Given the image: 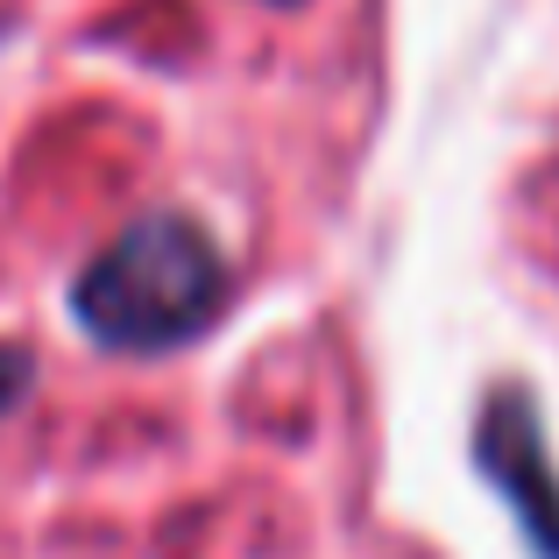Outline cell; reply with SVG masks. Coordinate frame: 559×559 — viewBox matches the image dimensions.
Here are the masks:
<instances>
[{"mask_svg": "<svg viewBox=\"0 0 559 559\" xmlns=\"http://www.w3.org/2000/svg\"><path fill=\"white\" fill-rule=\"evenodd\" d=\"M219 305H227V262L213 234L185 213H142L85 262L71 290L79 326L99 347H128V355H164L205 333Z\"/></svg>", "mask_w": 559, "mask_h": 559, "instance_id": "1", "label": "cell"}, {"mask_svg": "<svg viewBox=\"0 0 559 559\" xmlns=\"http://www.w3.org/2000/svg\"><path fill=\"white\" fill-rule=\"evenodd\" d=\"M28 376H36V361H28V347H0V418H8V411L22 404Z\"/></svg>", "mask_w": 559, "mask_h": 559, "instance_id": "2", "label": "cell"}]
</instances>
